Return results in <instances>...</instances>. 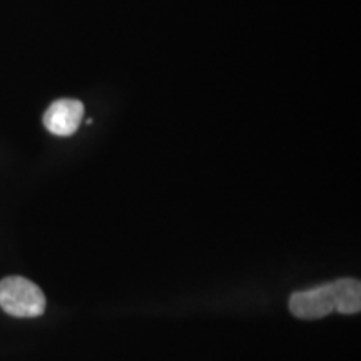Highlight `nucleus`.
<instances>
[{"label": "nucleus", "instance_id": "1", "mask_svg": "<svg viewBox=\"0 0 361 361\" xmlns=\"http://www.w3.org/2000/svg\"><path fill=\"white\" fill-rule=\"evenodd\" d=\"M0 308L16 318H37L45 311V296L35 283L11 276L0 281Z\"/></svg>", "mask_w": 361, "mask_h": 361}, {"label": "nucleus", "instance_id": "2", "mask_svg": "<svg viewBox=\"0 0 361 361\" xmlns=\"http://www.w3.org/2000/svg\"><path fill=\"white\" fill-rule=\"evenodd\" d=\"M338 310H340L338 281L298 291L290 300V311L301 319H319Z\"/></svg>", "mask_w": 361, "mask_h": 361}, {"label": "nucleus", "instance_id": "3", "mask_svg": "<svg viewBox=\"0 0 361 361\" xmlns=\"http://www.w3.org/2000/svg\"><path fill=\"white\" fill-rule=\"evenodd\" d=\"M84 119V104L78 99H59L47 107L44 126L54 135L67 137L79 129Z\"/></svg>", "mask_w": 361, "mask_h": 361}]
</instances>
